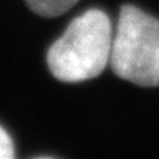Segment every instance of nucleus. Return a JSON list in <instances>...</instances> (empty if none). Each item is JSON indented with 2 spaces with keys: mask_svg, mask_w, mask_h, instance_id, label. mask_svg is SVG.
Masks as SVG:
<instances>
[{
  "mask_svg": "<svg viewBox=\"0 0 159 159\" xmlns=\"http://www.w3.org/2000/svg\"><path fill=\"white\" fill-rule=\"evenodd\" d=\"M112 39L109 16L100 9H89L49 47L50 72L63 83H80L100 75L111 59Z\"/></svg>",
  "mask_w": 159,
  "mask_h": 159,
  "instance_id": "nucleus-1",
  "label": "nucleus"
},
{
  "mask_svg": "<svg viewBox=\"0 0 159 159\" xmlns=\"http://www.w3.org/2000/svg\"><path fill=\"white\" fill-rule=\"evenodd\" d=\"M15 156L13 143L5 128L0 127V159H11Z\"/></svg>",
  "mask_w": 159,
  "mask_h": 159,
  "instance_id": "nucleus-4",
  "label": "nucleus"
},
{
  "mask_svg": "<svg viewBox=\"0 0 159 159\" xmlns=\"http://www.w3.org/2000/svg\"><path fill=\"white\" fill-rule=\"evenodd\" d=\"M30 9L40 16L53 18L69 11L78 0H25Z\"/></svg>",
  "mask_w": 159,
  "mask_h": 159,
  "instance_id": "nucleus-3",
  "label": "nucleus"
},
{
  "mask_svg": "<svg viewBox=\"0 0 159 159\" xmlns=\"http://www.w3.org/2000/svg\"><path fill=\"white\" fill-rule=\"evenodd\" d=\"M109 63L122 80L159 85V21L136 6L121 9Z\"/></svg>",
  "mask_w": 159,
  "mask_h": 159,
  "instance_id": "nucleus-2",
  "label": "nucleus"
}]
</instances>
